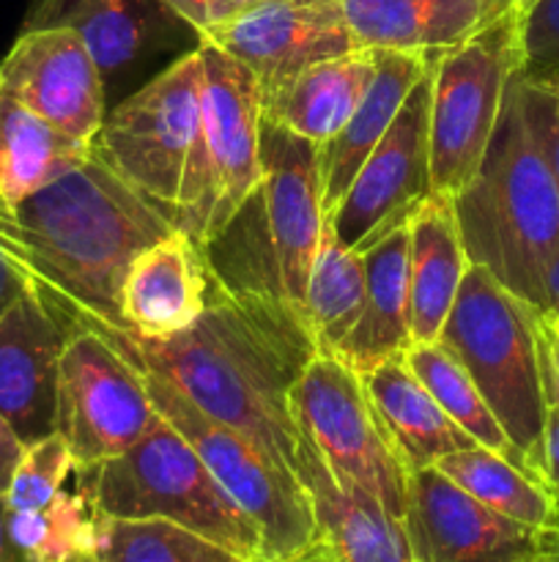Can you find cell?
<instances>
[{"label": "cell", "instance_id": "1f68e13d", "mask_svg": "<svg viewBox=\"0 0 559 562\" xmlns=\"http://www.w3.org/2000/svg\"><path fill=\"white\" fill-rule=\"evenodd\" d=\"M102 562H247L230 549L168 519H107L99 525Z\"/></svg>", "mask_w": 559, "mask_h": 562}, {"label": "cell", "instance_id": "277c9868", "mask_svg": "<svg viewBox=\"0 0 559 562\" xmlns=\"http://www.w3.org/2000/svg\"><path fill=\"white\" fill-rule=\"evenodd\" d=\"M201 49L132 93L110 115L93 151L179 231L206 247L201 168Z\"/></svg>", "mask_w": 559, "mask_h": 562}, {"label": "cell", "instance_id": "8d00e7d4", "mask_svg": "<svg viewBox=\"0 0 559 562\" xmlns=\"http://www.w3.org/2000/svg\"><path fill=\"white\" fill-rule=\"evenodd\" d=\"M540 481L559 503V406L548 404L546 431H543V461Z\"/></svg>", "mask_w": 559, "mask_h": 562}, {"label": "cell", "instance_id": "bcb514c9", "mask_svg": "<svg viewBox=\"0 0 559 562\" xmlns=\"http://www.w3.org/2000/svg\"><path fill=\"white\" fill-rule=\"evenodd\" d=\"M551 318V324H554V329H557V335H559V316H548Z\"/></svg>", "mask_w": 559, "mask_h": 562}, {"label": "cell", "instance_id": "8992f818", "mask_svg": "<svg viewBox=\"0 0 559 562\" xmlns=\"http://www.w3.org/2000/svg\"><path fill=\"white\" fill-rule=\"evenodd\" d=\"M75 472L99 516L168 519L247 562H261V538L252 521L159 412L126 453Z\"/></svg>", "mask_w": 559, "mask_h": 562}, {"label": "cell", "instance_id": "cb8c5ba5", "mask_svg": "<svg viewBox=\"0 0 559 562\" xmlns=\"http://www.w3.org/2000/svg\"><path fill=\"white\" fill-rule=\"evenodd\" d=\"M362 261H365V311L343 344L329 351L349 362L356 373H367L378 362L403 355L411 344L409 225L362 252Z\"/></svg>", "mask_w": 559, "mask_h": 562}, {"label": "cell", "instance_id": "9a60e30c", "mask_svg": "<svg viewBox=\"0 0 559 562\" xmlns=\"http://www.w3.org/2000/svg\"><path fill=\"white\" fill-rule=\"evenodd\" d=\"M261 187L277 289L305 316V294L327 214L321 201V146L263 119Z\"/></svg>", "mask_w": 559, "mask_h": 562}, {"label": "cell", "instance_id": "83f0119b", "mask_svg": "<svg viewBox=\"0 0 559 562\" xmlns=\"http://www.w3.org/2000/svg\"><path fill=\"white\" fill-rule=\"evenodd\" d=\"M449 477L488 508L535 530H559V503L526 467L482 445L455 450L436 464Z\"/></svg>", "mask_w": 559, "mask_h": 562}, {"label": "cell", "instance_id": "7c38bea8", "mask_svg": "<svg viewBox=\"0 0 559 562\" xmlns=\"http://www.w3.org/2000/svg\"><path fill=\"white\" fill-rule=\"evenodd\" d=\"M197 38L252 71L263 119L277 110L301 71L360 49L340 0H250L239 14Z\"/></svg>", "mask_w": 559, "mask_h": 562}, {"label": "cell", "instance_id": "d6a6232c", "mask_svg": "<svg viewBox=\"0 0 559 562\" xmlns=\"http://www.w3.org/2000/svg\"><path fill=\"white\" fill-rule=\"evenodd\" d=\"M75 472V456L58 431L38 442L25 445L5 488V505L9 510H36L47 505L55 494L64 488L69 475Z\"/></svg>", "mask_w": 559, "mask_h": 562}, {"label": "cell", "instance_id": "d6986e66", "mask_svg": "<svg viewBox=\"0 0 559 562\" xmlns=\"http://www.w3.org/2000/svg\"><path fill=\"white\" fill-rule=\"evenodd\" d=\"M296 475L307 488L321 538L338 562H417L403 521L360 486L338 481L301 428Z\"/></svg>", "mask_w": 559, "mask_h": 562}, {"label": "cell", "instance_id": "e0dca14e", "mask_svg": "<svg viewBox=\"0 0 559 562\" xmlns=\"http://www.w3.org/2000/svg\"><path fill=\"white\" fill-rule=\"evenodd\" d=\"M69 335L31 291L0 316V420L22 445L55 434L60 357Z\"/></svg>", "mask_w": 559, "mask_h": 562}, {"label": "cell", "instance_id": "d4e9b609", "mask_svg": "<svg viewBox=\"0 0 559 562\" xmlns=\"http://www.w3.org/2000/svg\"><path fill=\"white\" fill-rule=\"evenodd\" d=\"M360 376L400 459L411 472L425 470L455 450L477 445L469 434H464L449 420L447 412L422 387L420 379L406 366L403 355L389 357Z\"/></svg>", "mask_w": 559, "mask_h": 562}, {"label": "cell", "instance_id": "8fae6325", "mask_svg": "<svg viewBox=\"0 0 559 562\" xmlns=\"http://www.w3.org/2000/svg\"><path fill=\"white\" fill-rule=\"evenodd\" d=\"M201 49V168L206 247L223 239L261 187V91L252 71L208 42Z\"/></svg>", "mask_w": 559, "mask_h": 562}, {"label": "cell", "instance_id": "484cf974", "mask_svg": "<svg viewBox=\"0 0 559 562\" xmlns=\"http://www.w3.org/2000/svg\"><path fill=\"white\" fill-rule=\"evenodd\" d=\"M376 75L373 49H354L301 71L266 121L323 146L332 140L370 88Z\"/></svg>", "mask_w": 559, "mask_h": 562}, {"label": "cell", "instance_id": "e575fe53", "mask_svg": "<svg viewBox=\"0 0 559 562\" xmlns=\"http://www.w3.org/2000/svg\"><path fill=\"white\" fill-rule=\"evenodd\" d=\"M164 3L184 25H190L201 36L219 22L239 14L250 0H164Z\"/></svg>", "mask_w": 559, "mask_h": 562}, {"label": "cell", "instance_id": "f546056e", "mask_svg": "<svg viewBox=\"0 0 559 562\" xmlns=\"http://www.w3.org/2000/svg\"><path fill=\"white\" fill-rule=\"evenodd\" d=\"M403 360L411 368V373L420 379L422 387L433 395V401L447 412V417L460 431L469 434L482 448L497 450V453L507 456V459L518 461L524 467L521 456L515 453L513 442L507 439L504 428L499 426L493 412L488 409L486 398L480 395L477 384L471 382L466 368L438 340L409 344V349L403 351Z\"/></svg>", "mask_w": 559, "mask_h": 562}, {"label": "cell", "instance_id": "4fadbf2b", "mask_svg": "<svg viewBox=\"0 0 559 562\" xmlns=\"http://www.w3.org/2000/svg\"><path fill=\"white\" fill-rule=\"evenodd\" d=\"M427 108L431 75L425 71L329 217L334 239L349 250L362 256L409 225L433 192Z\"/></svg>", "mask_w": 559, "mask_h": 562}, {"label": "cell", "instance_id": "ac0fdd59", "mask_svg": "<svg viewBox=\"0 0 559 562\" xmlns=\"http://www.w3.org/2000/svg\"><path fill=\"white\" fill-rule=\"evenodd\" d=\"M206 247L173 228L135 256L121 283V318L132 338L162 340L190 329L206 311Z\"/></svg>", "mask_w": 559, "mask_h": 562}, {"label": "cell", "instance_id": "603a6c76", "mask_svg": "<svg viewBox=\"0 0 559 562\" xmlns=\"http://www.w3.org/2000/svg\"><path fill=\"white\" fill-rule=\"evenodd\" d=\"M373 55H376V75L360 108L354 110L349 124L321 146V201L327 220L349 192L362 162L387 135L411 88L427 71V55L395 53V49H373Z\"/></svg>", "mask_w": 559, "mask_h": 562}, {"label": "cell", "instance_id": "d590c367", "mask_svg": "<svg viewBox=\"0 0 559 562\" xmlns=\"http://www.w3.org/2000/svg\"><path fill=\"white\" fill-rule=\"evenodd\" d=\"M537 329V349H540V373L543 390H546L548 404L559 406V335L554 329L551 318L535 313Z\"/></svg>", "mask_w": 559, "mask_h": 562}, {"label": "cell", "instance_id": "ba28073f", "mask_svg": "<svg viewBox=\"0 0 559 562\" xmlns=\"http://www.w3.org/2000/svg\"><path fill=\"white\" fill-rule=\"evenodd\" d=\"M521 55V14L504 9L460 44L427 55L433 190L458 195L488 151Z\"/></svg>", "mask_w": 559, "mask_h": 562}, {"label": "cell", "instance_id": "7bdbcfd3", "mask_svg": "<svg viewBox=\"0 0 559 562\" xmlns=\"http://www.w3.org/2000/svg\"><path fill=\"white\" fill-rule=\"evenodd\" d=\"M499 3H502V9H515V11H518V14H524V11L529 9V5L535 3V0H499Z\"/></svg>", "mask_w": 559, "mask_h": 562}, {"label": "cell", "instance_id": "30bf717a", "mask_svg": "<svg viewBox=\"0 0 559 562\" xmlns=\"http://www.w3.org/2000/svg\"><path fill=\"white\" fill-rule=\"evenodd\" d=\"M153 417L140 368L96 329H75L60 357L55 409V431L69 445L75 470L126 453Z\"/></svg>", "mask_w": 559, "mask_h": 562}, {"label": "cell", "instance_id": "5bb4252c", "mask_svg": "<svg viewBox=\"0 0 559 562\" xmlns=\"http://www.w3.org/2000/svg\"><path fill=\"white\" fill-rule=\"evenodd\" d=\"M400 521L417 562H546L559 549V530L507 519L436 467L411 472Z\"/></svg>", "mask_w": 559, "mask_h": 562}, {"label": "cell", "instance_id": "4dcf8cb0", "mask_svg": "<svg viewBox=\"0 0 559 562\" xmlns=\"http://www.w3.org/2000/svg\"><path fill=\"white\" fill-rule=\"evenodd\" d=\"M99 516L85 488H60L36 510H9V532L27 562H71L99 549Z\"/></svg>", "mask_w": 559, "mask_h": 562}, {"label": "cell", "instance_id": "52a82bcc", "mask_svg": "<svg viewBox=\"0 0 559 562\" xmlns=\"http://www.w3.org/2000/svg\"><path fill=\"white\" fill-rule=\"evenodd\" d=\"M140 371L159 415L195 448L214 481L252 521L261 538V562H299L323 547L307 488L294 472L269 459L244 434L197 409L168 379Z\"/></svg>", "mask_w": 559, "mask_h": 562}, {"label": "cell", "instance_id": "3957f363", "mask_svg": "<svg viewBox=\"0 0 559 562\" xmlns=\"http://www.w3.org/2000/svg\"><path fill=\"white\" fill-rule=\"evenodd\" d=\"M559 82L515 71L488 151L453 195L469 263L543 313V280L559 252V176L551 140Z\"/></svg>", "mask_w": 559, "mask_h": 562}, {"label": "cell", "instance_id": "5b68a950", "mask_svg": "<svg viewBox=\"0 0 559 562\" xmlns=\"http://www.w3.org/2000/svg\"><path fill=\"white\" fill-rule=\"evenodd\" d=\"M535 313L486 267L469 263L436 340L466 368L526 470L540 477L548 401Z\"/></svg>", "mask_w": 559, "mask_h": 562}, {"label": "cell", "instance_id": "836d02e7", "mask_svg": "<svg viewBox=\"0 0 559 562\" xmlns=\"http://www.w3.org/2000/svg\"><path fill=\"white\" fill-rule=\"evenodd\" d=\"M521 71L559 82V0H535L521 14Z\"/></svg>", "mask_w": 559, "mask_h": 562}, {"label": "cell", "instance_id": "7dc6e473", "mask_svg": "<svg viewBox=\"0 0 559 562\" xmlns=\"http://www.w3.org/2000/svg\"><path fill=\"white\" fill-rule=\"evenodd\" d=\"M546 562H559V549H557V552H554V554H551V558H548Z\"/></svg>", "mask_w": 559, "mask_h": 562}, {"label": "cell", "instance_id": "ee69618b", "mask_svg": "<svg viewBox=\"0 0 559 562\" xmlns=\"http://www.w3.org/2000/svg\"><path fill=\"white\" fill-rule=\"evenodd\" d=\"M551 151H554V168H557V176H559V124H557V132H554Z\"/></svg>", "mask_w": 559, "mask_h": 562}, {"label": "cell", "instance_id": "44dd1931", "mask_svg": "<svg viewBox=\"0 0 559 562\" xmlns=\"http://www.w3.org/2000/svg\"><path fill=\"white\" fill-rule=\"evenodd\" d=\"M360 49L433 55L502 14L499 0H340Z\"/></svg>", "mask_w": 559, "mask_h": 562}, {"label": "cell", "instance_id": "f6af8a7d", "mask_svg": "<svg viewBox=\"0 0 559 562\" xmlns=\"http://www.w3.org/2000/svg\"><path fill=\"white\" fill-rule=\"evenodd\" d=\"M71 562H102L96 558V554H85V558H77V560H71Z\"/></svg>", "mask_w": 559, "mask_h": 562}, {"label": "cell", "instance_id": "60d3db41", "mask_svg": "<svg viewBox=\"0 0 559 562\" xmlns=\"http://www.w3.org/2000/svg\"><path fill=\"white\" fill-rule=\"evenodd\" d=\"M0 562H27L20 554V549L14 547L9 532V505H5V497L0 494Z\"/></svg>", "mask_w": 559, "mask_h": 562}, {"label": "cell", "instance_id": "7a4b0ae2", "mask_svg": "<svg viewBox=\"0 0 559 562\" xmlns=\"http://www.w3.org/2000/svg\"><path fill=\"white\" fill-rule=\"evenodd\" d=\"M173 228L93 148L33 195L0 198V258L69 333L96 329L110 344L129 335L121 318L126 269Z\"/></svg>", "mask_w": 559, "mask_h": 562}, {"label": "cell", "instance_id": "ffe728a7", "mask_svg": "<svg viewBox=\"0 0 559 562\" xmlns=\"http://www.w3.org/2000/svg\"><path fill=\"white\" fill-rule=\"evenodd\" d=\"M469 269L455 201L433 190L409 220V329L411 344L436 340Z\"/></svg>", "mask_w": 559, "mask_h": 562}, {"label": "cell", "instance_id": "f1b7e54d", "mask_svg": "<svg viewBox=\"0 0 559 562\" xmlns=\"http://www.w3.org/2000/svg\"><path fill=\"white\" fill-rule=\"evenodd\" d=\"M365 311V261L323 228L305 294V318L321 351H334Z\"/></svg>", "mask_w": 559, "mask_h": 562}, {"label": "cell", "instance_id": "74e56055", "mask_svg": "<svg viewBox=\"0 0 559 562\" xmlns=\"http://www.w3.org/2000/svg\"><path fill=\"white\" fill-rule=\"evenodd\" d=\"M22 450H25V445L0 420V494H5V488H9L11 475H14L16 464H20Z\"/></svg>", "mask_w": 559, "mask_h": 562}, {"label": "cell", "instance_id": "9c48e42d", "mask_svg": "<svg viewBox=\"0 0 559 562\" xmlns=\"http://www.w3.org/2000/svg\"><path fill=\"white\" fill-rule=\"evenodd\" d=\"M290 412L338 481L354 483L403 519L411 470L349 362L318 351L290 387Z\"/></svg>", "mask_w": 559, "mask_h": 562}, {"label": "cell", "instance_id": "2e32d148", "mask_svg": "<svg viewBox=\"0 0 559 562\" xmlns=\"http://www.w3.org/2000/svg\"><path fill=\"white\" fill-rule=\"evenodd\" d=\"M0 88L77 143L104 124V75L69 27H22L0 60Z\"/></svg>", "mask_w": 559, "mask_h": 562}, {"label": "cell", "instance_id": "4316f807", "mask_svg": "<svg viewBox=\"0 0 559 562\" xmlns=\"http://www.w3.org/2000/svg\"><path fill=\"white\" fill-rule=\"evenodd\" d=\"M91 146L38 119L0 88V198L16 203L80 165Z\"/></svg>", "mask_w": 559, "mask_h": 562}, {"label": "cell", "instance_id": "f35d334b", "mask_svg": "<svg viewBox=\"0 0 559 562\" xmlns=\"http://www.w3.org/2000/svg\"><path fill=\"white\" fill-rule=\"evenodd\" d=\"M25 291L27 289H25V283H22L20 274H16L14 269H11L9 263L0 258V316L9 311V307L16 302V296H22Z\"/></svg>", "mask_w": 559, "mask_h": 562}, {"label": "cell", "instance_id": "c3c4849f", "mask_svg": "<svg viewBox=\"0 0 559 562\" xmlns=\"http://www.w3.org/2000/svg\"><path fill=\"white\" fill-rule=\"evenodd\" d=\"M499 5H502V3H499Z\"/></svg>", "mask_w": 559, "mask_h": 562}, {"label": "cell", "instance_id": "7402d4cb", "mask_svg": "<svg viewBox=\"0 0 559 562\" xmlns=\"http://www.w3.org/2000/svg\"><path fill=\"white\" fill-rule=\"evenodd\" d=\"M179 22L164 0H36L25 27H69L107 77L157 47Z\"/></svg>", "mask_w": 559, "mask_h": 562}, {"label": "cell", "instance_id": "6da1fadb", "mask_svg": "<svg viewBox=\"0 0 559 562\" xmlns=\"http://www.w3.org/2000/svg\"><path fill=\"white\" fill-rule=\"evenodd\" d=\"M113 346L296 475L299 426L290 387L321 349L277 285L233 289L212 261L206 311L190 329L162 340L121 335Z\"/></svg>", "mask_w": 559, "mask_h": 562}, {"label": "cell", "instance_id": "ab89813d", "mask_svg": "<svg viewBox=\"0 0 559 562\" xmlns=\"http://www.w3.org/2000/svg\"><path fill=\"white\" fill-rule=\"evenodd\" d=\"M543 316H559V252L543 280Z\"/></svg>", "mask_w": 559, "mask_h": 562}, {"label": "cell", "instance_id": "b9f144b4", "mask_svg": "<svg viewBox=\"0 0 559 562\" xmlns=\"http://www.w3.org/2000/svg\"><path fill=\"white\" fill-rule=\"evenodd\" d=\"M299 562H338V558H334L332 549H329V547H327V541H323V547H318L316 552L307 554V558H305V560H299Z\"/></svg>", "mask_w": 559, "mask_h": 562}]
</instances>
